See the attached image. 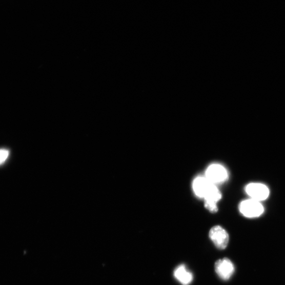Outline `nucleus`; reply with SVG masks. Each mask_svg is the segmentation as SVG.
Listing matches in <instances>:
<instances>
[{"instance_id":"obj_1","label":"nucleus","mask_w":285,"mask_h":285,"mask_svg":"<svg viewBox=\"0 0 285 285\" xmlns=\"http://www.w3.org/2000/svg\"><path fill=\"white\" fill-rule=\"evenodd\" d=\"M239 210L245 217L249 218L258 217L264 211L263 207L260 202L252 199L241 202Z\"/></svg>"},{"instance_id":"obj_2","label":"nucleus","mask_w":285,"mask_h":285,"mask_svg":"<svg viewBox=\"0 0 285 285\" xmlns=\"http://www.w3.org/2000/svg\"><path fill=\"white\" fill-rule=\"evenodd\" d=\"M245 190L251 199L260 202L268 198L270 195L269 188L260 183L249 184L246 186Z\"/></svg>"},{"instance_id":"obj_3","label":"nucleus","mask_w":285,"mask_h":285,"mask_svg":"<svg viewBox=\"0 0 285 285\" xmlns=\"http://www.w3.org/2000/svg\"><path fill=\"white\" fill-rule=\"evenodd\" d=\"M209 237L216 247L223 250L228 245L229 237L226 230L220 226L213 227L210 231Z\"/></svg>"},{"instance_id":"obj_4","label":"nucleus","mask_w":285,"mask_h":285,"mask_svg":"<svg viewBox=\"0 0 285 285\" xmlns=\"http://www.w3.org/2000/svg\"><path fill=\"white\" fill-rule=\"evenodd\" d=\"M206 175L207 179L214 185L223 182L228 178L226 169L223 166L217 164L209 167Z\"/></svg>"},{"instance_id":"obj_5","label":"nucleus","mask_w":285,"mask_h":285,"mask_svg":"<svg viewBox=\"0 0 285 285\" xmlns=\"http://www.w3.org/2000/svg\"><path fill=\"white\" fill-rule=\"evenodd\" d=\"M215 271L221 279L227 280L234 274L235 267L232 262L229 259L225 258L216 261Z\"/></svg>"},{"instance_id":"obj_6","label":"nucleus","mask_w":285,"mask_h":285,"mask_svg":"<svg viewBox=\"0 0 285 285\" xmlns=\"http://www.w3.org/2000/svg\"><path fill=\"white\" fill-rule=\"evenodd\" d=\"M215 186L209 181L206 177L196 178L193 183L194 193L198 197L205 199L211 190Z\"/></svg>"},{"instance_id":"obj_7","label":"nucleus","mask_w":285,"mask_h":285,"mask_svg":"<svg viewBox=\"0 0 285 285\" xmlns=\"http://www.w3.org/2000/svg\"><path fill=\"white\" fill-rule=\"evenodd\" d=\"M174 276L176 280L184 285L189 284L193 280V275L187 270L185 264H181L175 269Z\"/></svg>"},{"instance_id":"obj_8","label":"nucleus","mask_w":285,"mask_h":285,"mask_svg":"<svg viewBox=\"0 0 285 285\" xmlns=\"http://www.w3.org/2000/svg\"><path fill=\"white\" fill-rule=\"evenodd\" d=\"M10 152L9 151L5 149H0V166L3 165L7 161Z\"/></svg>"}]
</instances>
